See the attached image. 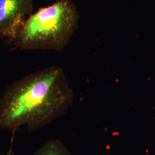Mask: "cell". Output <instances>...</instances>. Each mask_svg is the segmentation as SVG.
Listing matches in <instances>:
<instances>
[{"instance_id": "3", "label": "cell", "mask_w": 155, "mask_h": 155, "mask_svg": "<svg viewBox=\"0 0 155 155\" xmlns=\"http://www.w3.org/2000/svg\"><path fill=\"white\" fill-rule=\"evenodd\" d=\"M33 0H0V39L9 42L32 13Z\"/></svg>"}, {"instance_id": "1", "label": "cell", "mask_w": 155, "mask_h": 155, "mask_svg": "<svg viewBox=\"0 0 155 155\" xmlns=\"http://www.w3.org/2000/svg\"><path fill=\"white\" fill-rule=\"evenodd\" d=\"M74 94L63 68L51 66L11 83L0 97V127L35 131L65 114Z\"/></svg>"}, {"instance_id": "4", "label": "cell", "mask_w": 155, "mask_h": 155, "mask_svg": "<svg viewBox=\"0 0 155 155\" xmlns=\"http://www.w3.org/2000/svg\"><path fill=\"white\" fill-rule=\"evenodd\" d=\"M34 155H71L65 145L59 139L47 141L37 150Z\"/></svg>"}, {"instance_id": "2", "label": "cell", "mask_w": 155, "mask_h": 155, "mask_svg": "<svg viewBox=\"0 0 155 155\" xmlns=\"http://www.w3.org/2000/svg\"><path fill=\"white\" fill-rule=\"evenodd\" d=\"M79 20L72 0H59L32 14L9 43L21 50L61 51L77 30Z\"/></svg>"}, {"instance_id": "5", "label": "cell", "mask_w": 155, "mask_h": 155, "mask_svg": "<svg viewBox=\"0 0 155 155\" xmlns=\"http://www.w3.org/2000/svg\"><path fill=\"white\" fill-rule=\"evenodd\" d=\"M0 155H15L14 152L12 150H8L7 152H2V153H1Z\"/></svg>"}]
</instances>
